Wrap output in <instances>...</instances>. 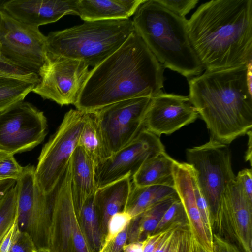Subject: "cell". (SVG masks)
<instances>
[{"label":"cell","instance_id":"6da1fadb","mask_svg":"<svg viewBox=\"0 0 252 252\" xmlns=\"http://www.w3.org/2000/svg\"><path fill=\"white\" fill-rule=\"evenodd\" d=\"M164 69L134 32L90 71L74 105L76 109L94 112L126 99L153 98L163 92Z\"/></svg>","mask_w":252,"mask_h":252},{"label":"cell","instance_id":"3957f363","mask_svg":"<svg viewBox=\"0 0 252 252\" xmlns=\"http://www.w3.org/2000/svg\"><path fill=\"white\" fill-rule=\"evenodd\" d=\"M247 66L207 71L189 80L191 102L210 138L228 145L252 127V91Z\"/></svg>","mask_w":252,"mask_h":252},{"label":"cell","instance_id":"5bb4252c","mask_svg":"<svg viewBox=\"0 0 252 252\" xmlns=\"http://www.w3.org/2000/svg\"><path fill=\"white\" fill-rule=\"evenodd\" d=\"M38 73L39 82L33 92L58 104H75L90 70L85 63L63 57L49 58Z\"/></svg>","mask_w":252,"mask_h":252},{"label":"cell","instance_id":"7a4b0ae2","mask_svg":"<svg viewBox=\"0 0 252 252\" xmlns=\"http://www.w3.org/2000/svg\"><path fill=\"white\" fill-rule=\"evenodd\" d=\"M191 45L204 69L247 66L252 60V0H213L188 20Z\"/></svg>","mask_w":252,"mask_h":252},{"label":"cell","instance_id":"d6986e66","mask_svg":"<svg viewBox=\"0 0 252 252\" xmlns=\"http://www.w3.org/2000/svg\"><path fill=\"white\" fill-rule=\"evenodd\" d=\"M39 81L36 73L7 62L0 63V112L22 101Z\"/></svg>","mask_w":252,"mask_h":252},{"label":"cell","instance_id":"1f68e13d","mask_svg":"<svg viewBox=\"0 0 252 252\" xmlns=\"http://www.w3.org/2000/svg\"><path fill=\"white\" fill-rule=\"evenodd\" d=\"M23 170L16 161L14 155H11L0 161V182L7 180H17Z\"/></svg>","mask_w":252,"mask_h":252},{"label":"cell","instance_id":"4316f807","mask_svg":"<svg viewBox=\"0 0 252 252\" xmlns=\"http://www.w3.org/2000/svg\"><path fill=\"white\" fill-rule=\"evenodd\" d=\"M78 146L91 158L96 167L108 158L94 112L87 111Z\"/></svg>","mask_w":252,"mask_h":252},{"label":"cell","instance_id":"30bf717a","mask_svg":"<svg viewBox=\"0 0 252 252\" xmlns=\"http://www.w3.org/2000/svg\"><path fill=\"white\" fill-rule=\"evenodd\" d=\"M0 52L5 60L37 74L49 61L46 36L38 28L14 19L1 6Z\"/></svg>","mask_w":252,"mask_h":252},{"label":"cell","instance_id":"7c38bea8","mask_svg":"<svg viewBox=\"0 0 252 252\" xmlns=\"http://www.w3.org/2000/svg\"><path fill=\"white\" fill-rule=\"evenodd\" d=\"M44 113L28 102L21 101L0 112V150L12 155L30 150L47 133Z\"/></svg>","mask_w":252,"mask_h":252},{"label":"cell","instance_id":"d590c367","mask_svg":"<svg viewBox=\"0 0 252 252\" xmlns=\"http://www.w3.org/2000/svg\"><path fill=\"white\" fill-rule=\"evenodd\" d=\"M213 252H240L233 244L213 233Z\"/></svg>","mask_w":252,"mask_h":252},{"label":"cell","instance_id":"e0dca14e","mask_svg":"<svg viewBox=\"0 0 252 252\" xmlns=\"http://www.w3.org/2000/svg\"><path fill=\"white\" fill-rule=\"evenodd\" d=\"M173 177L174 188L194 237L207 252H213V244L207 236L197 206V196L201 189L195 169L188 163L175 160Z\"/></svg>","mask_w":252,"mask_h":252},{"label":"cell","instance_id":"b9f144b4","mask_svg":"<svg viewBox=\"0 0 252 252\" xmlns=\"http://www.w3.org/2000/svg\"><path fill=\"white\" fill-rule=\"evenodd\" d=\"M249 136L248 140V147L247 150L246 151V156H245V160L246 161H249L251 165H252V129L250 130L247 133Z\"/></svg>","mask_w":252,"mask_h":252},{"label":"cell","instance_id":"484cf974","mask_svg":"<svg viewBox=\"0 0 252 252\" xmlns=\"http://www.w3.org/2000/svg\"><path fill=\"white\" fill-rule=\"evenodd\" d=\"M94 195L86 200L76 212L82 232L91 252H99L103 240Z\"/></svg>","mask_w":252,"mask_h":252},{"label":"cell","instance_id":"5b68a950","mask_svg":"<svg viewBox=\"0 0 252 252\" xmlns=\"http://www.w3.org/2000/svg\"><path fill=\"white\" fill-rule=\"evenodd\" d=\"M134 32L129 18L85 21L50 32L46 36L48 57L79 60L94 67L116 51Z\"/></svg>","mask_w":252,"mask_h":252},{"label":"cell","instance_id":"c3c4849f","mask_svg":"<svg viewBox=\"0 0 252 252\" xmlns=\"http://www.w3.org/2000/svg\"><path fill=\"white\" fill-rule=\"evenodd\" d=\"M1 57L0 52V58Z\"/></svg>","mask_w":252,"mask_h":252},{"label":"cell","instance_id":"ffe728a7","mask_svg":"<svg viewBox=\"0 0 252 252\" xmlns=\"http://www.w3.org/2000/svg\"><path fill=\"white\" fill-rule=\"evenodd\" d=\"M132 188L131 177L128 175L98 188L95 191L94 199L99 215L103 242L109 219L114 214L124 210Z\"/></svg>","mask_w":252,"mask_h":252},{"label":"cell","instance_id":"cb8c5ba5","mask_svg":"<svg viewBox=\"0 0 252 252\" xmlns=\"http://www.w3.org/2000/svg\"><path fill=\"white\" fill-rule=\"evenodd\" d=\"M176 196L178 195L174 187L163 185L137 187L132 184L124 211L133 219L159 202Z\"/></svg>","mask_w":252,"mask_h":252},{"label":"cell","instance_id":"7bdbcfd3","mask_svg":"<svg viewBox=\"0 0 252 252\" xmlns=\"http://www.w3.org/2000/svg\"><path fill=\"white\" fill-rule=\"evenodd\" d=\"M193 252H207L194 236L193 238Z\"/></svg>","mask_w":252,"mask_h":252},{"label":"cell","instance_id":"277c9868","mask_svg":"<svg viewBox=\"0 0 252 252\" xmlns=\"http://www.w3.org/2000/svg\"><path fill=\"white\" fill-rule=\"evenodd\" d=\"M132 21L134 32L164 68L188 79L205 70L190 43L185 17L177 15L156 0H144Z\"/></svg>","mask_w":252,"mask_h":252},{"label":"cell","instance_id":"f6af8a7d","mask_svg":"<svg viewBox=\"0 0 252 252\" xmlns=\"http://www.w3.org/2000/svg\"><path fill=\"white\" fill-rule=\"evenodd\" d=\"M36 252H48L47 250H37Z\"/></svg>","mask_w":252,"mask_h":252},{"label":"cell","instance_id":"ee69618b","mask_svg":"<svg viewBox=\"0 0 252 252\" xmlns=\"http://www.w3.org/2000/svg\"><path fill=\"white\" fill-rule=\"evenodd\" d=\"M11 155H12L1 150H0V161L6 158Z\"/></svg>","mask_w":252,"mask_h":252},{"label":"cell","instance_id":"ba28073f","mask_svg":"<svg viewBox=\"0 0 252 252\" xmlns=\"http://www.w3.org/2000/svg\"><path fill=\"white\" fill-rule=\"evenodd\" d=\"M34 166L23 167L16 180L17 222L20 231L28 234L37 250H48L53 192L44 194L39 188Z\"/></svg>","mask_w":252,"mask_h":252},{"label":"cell","instance_id":"f35d334b","mask_svg":"<svg viewBox=\"0 0 252 252\" xmlns=\"http://www.w3.org/2000/svg\"><path fill=\"white\" fill-rule=\"evenodd\" d=\"M167 229L158 233L148 235L146 238V243L143 252H153Z\"/></svg>","mask_w":252,"mask_h":252},{"label":"cell","instance_id":"7dc6e473","mask_svg":"<svg viewBox=\"0 0 252 252\" xmlns=\"http://www.w3.org/2000/svg\"><path fill=\"white\" fill-rule=\"evenodd\" d=\"M120 252H123V250L122 251H121Z\"/></svg>","mask_w":252,"mask_h":252},{"label":"cell","instance_id":"e575fe53","mask_svg":"<svg viewBox=\"0 0 252 252\" xmlns=\"http://www.w3.org/2000/svg\"><path fill=\"white\" fill-rule=\"evenodd\" d=\"M235 179L240 184L248 200L252 202V170L246 168L240 171Z\"/></svg>","mask_w":252,"mask_h":252},{"label":"cell","instance_id":"ac0fdd59","mask_svg":"<svg viewBox=\"0 0 252 252\" xmlns=\"http://www.w3.org/2000/svg\"><path fill=\"white\" fill-rule=\"evenodd\" d=\"M77 0H11L1 8L18 21L38 28L55 22L66 15H77Z\"/></svg>","mask_w":252,"mask_h":252},{"label":"cell","instance_id":"f1b7e54d","mask_svg":"<svg viewBox=\"0 0 252 252\" xmlns=\"http://www.w3.org/2000/svg\"><path fill=\"white\" fill-rule=\"evenodd\" d=\"M17 219V188H11L0 203V243Z\"/></svg>","mask_w":252,"mask_h":252},{"label":"cell","instance_id":"8d00e7d4","mask_svg":"<svg viewBox=\"0 0 252 252\" xmlns=\"http://www.w3.org/2000/svg\"><path fill=\"white\" fill-rule=\"evenodd\" d=\"M128 225L104 249L99 252H120L127 242Z\"/></svg>","mask_w":252,"mask_h":252},{"label":"cell","instance_id":"4dcf8cb0","mask_svg":"<svg viewBox=\"0 0 252 252\" xmlns=\"http://www.w3.org/2000/svg\"><path fill=\"white\" fill-rule=\"evenodd\" d=\"M184 221H187V217L183 206L178 198L164 213L154 233L165 230L173 224Z\"/></svg>","mask_w":252,"mask_h":252},{"label":"cell","instance_id":"f546056e","mask_svg":"<svg viewBox=\"0 0 252 252\" xmlns=\"http://www.w3.org/2000/svg\"><path fill=\"white\" fill-rule=\"evenodd\" d=\"M132 219L130 215L125 211L112 216L108 222L106 234L99 251L113 241L129 225Z\"/></svg>","mask_w":252,"mask_h":252},{"label":"cell","instance_id":"8fae6325","mask_svg":"<svg viewBox=\"0 0 252 252\" xmlns=\"http://www.w3.org/2000/svg\"><path fill=\"white\" fill-rule=\"evenodd\" d=\"M47 250L48 252H91L73 203L70 160L53 192Z\"/></svg>","mask_w":252,"mask_h":252},{"label":"cell","instance_id":"d4e9b609","mask_svg":"<svg viewBox=\"0 0 252 252\" xmlns=\"http://www.w3.org/2000/svg\"><path fill=\"white\" fill-rule=\"evenodd\" d=\"M178 198L176 196L163 200L132 219L128 225L126 243L143 240L153 234L164 213Z\"/></svg>","mask_w":252,"mask_h":252},{"label":"cell","instance_id":"bcb514c9","mask_svg":"<svg viewBox=\"0 0 252 252\" xmlns=\"http://www.w3.org/2000/svg\"><path fill=\"white\" fill-rule=\"evenodd\" d=\"M1 2H2L1 1H0V7L1 6V4H2V3H1Z\"/></svg>","mask_w":252,"mask_h":252},{"label":"cell","instance_id":"83f0119b","mask_svg":"<svg viewBox=\"0 0 252 252\" xmlns=\"http://www.w3.org/2000/svg\"><path fill=\"white\" fill-rule=\"evenodd\" d=\"M193 238L188 221L177 222L166 230L153 252H193Z\"/></svg>","mask_w":252,"mask_h":252},{"label":"cell","instance_id":"74e56055","mask_svg":"<svg viewBox=\"0 0 252 252\" xmlns=\"http://www.w3.org/2000/svg\"><path fill=\"white\" fill-rule=\"evenodd\" d=\"M19 231L16 219L0 243V252H8Z\"/></svg>","mask_w":252,"mask_h":252},{"label":"cell","instance_id":"7402d4cb","mask_svg":"<svg viewBox=\"0 0 252 252\" xmlns=\"http://www.w3.org/2000/svg\"><path fill=\"white\" fill-rule=\"evenodd\" d=\"M144 0H77L76 11L84 21L129 19Z\"/></svg>","mask_w":252,"mask_h":252},{"label":"cell","instance_id":"4fadbf2b","mask_svg":"<svg viewBox=\"0 0 252 252\" xmlns=\"http://www.w3.org/2000/svg\"><path fill=\"white\" fill-rule=\"evenodd\" d=\"M212 225L213 233L234 245L240 252H252V202L235 179L221 197Z\"/></svg>","mask_w":252,"mask_h":252},{"label":"cell","instance_id":"2e32d148","mask_svg":"<svg viewBox=\"0 0 252 252\" xmlns=\"http://www.w3.org/2000/svg\"><path fill=\"white\" fill-rule=\"evenodd\" d=\"M199 114L189 96L161 93L152 98L144 127L160 137L171 134L194 122Z\"/></svg>","mask_w":252,"mask_h":252},{"label":"cell","instance_id":"ab89813d","mask_svg":"<svg viewBox=\"0 0 252 252\" xmlns=\"http://www.w3.org/2000/svg\"><path fill=\"white\" fill-rule=\"evenodd\" d=\"M146 239L126 243L123 248V252H143Z\"/></svg>","mask_w":252,"mask_h":252},{"label":"cell","instance_id":"52a82bcc","mask_svg":"<svg viewBox=\"0 0 252 252\" xmlns=\"http://www.w3.org/2000/svg\"><path fill=\"white\" fill-rule=\"evenodd\" d=\"M186 156L188 163L196 171L212 220L223 194L235 179L228 145L210 138L208 142L202 145L187 149Z\"/></svg>","mask_w":252,"mask_h":252},{"label":"cell","instance_id":"603a6c76","mask_svg":"<svg viewBox=\"0 0 252 252\" xmlns=\"http://www.w3.org/2000/svg\"><path fill=\"white\" fill-rule=\"evenodd\" d=\"M175 159L165 152L146 161L131 178L133 185L145 187L163 185L174 188Z\"/></svg>","mask_w":252,"mask_h":252},{"label":"cell","instance_id":"836d02e7","mask_svg":"<svg viewBox=\"0 0 252 252\" xmlns=\"http://www.w3.org/2000/svg\"><path fill=\"white\" fill-rule=\"evenodd\" d=\"M37 250L31 237L19 230L8 252H36Z\"/></svg>","mask_w":252,"mask_h":252},{"label":"cell","instance_id":"8992f818","mask_svg":"<svg viewBox=\"0 0 252 252\" xmlns=\"http://www.w3.org/2000/svg\"><path fill=\"white\" fill-rule=\"evenodd\" d=\"M87 111L70 109L65 113L55 134L44 145L38 158L35 177L40 189L51 194L63 176L78 146Z\"/></svg>","mask_w":252,"mask_h":252},{"label":"cell","instance_id":"d6a6232c","mask_svg":"<svg viewBox=\"0 0 252 252\" xmlns=\"http://www.w3.org/2000/svg\"><path fill=\"white\" fill-rule=\"evenodd\" d=\"M160 5L177 15L185 17L197 3L199 0H156Z\"/></svg>","mask_w":252,"mask_h":252},{"label":"cell","instance_id":"9c48e42d","mask_svg":"<svg viewBox=\"0 0 252 252\" xmlns=\"http://www.w3.org/2000/svg\"><path fill=\"white\" fill-rule=\"evenodd\" d=\"M151 99L130 98L94 111L108 158L129 144L144 128Z\"/></svg>","mask_w":252,"mask_h":252},{"label":"cell","instance_id":"44dd1931","mask_svg":"<svg viewBox=\"0 0 252 252\" xmlns=\"http://www.w3.org/2000/svg\"><path fill=\"white\" fill-rule=\"evenodd\" d=\"M71 192L76 211L93 196L97 188L96 166L85 151L78 146L71 159Z\"/></svg>","mask_w":252,"mask_h":252},{"label":"cell","instance_id":"9a60e30c","mask_svg":"<svg viewBox=\"0 0 252 252\" xmlns=\"http://www.w3.org/2000/svg\"><path fill=\"white\" fill-rule=\"evenodd\" d=\"M165 151L159 137L144 127L129 144L95 168L97 188L133 175L147 160Z\"/></svg>","mask_w":252,"mask_h":252},{"label":"cell","instance_id":"60d3db41","mask_svg":"<svg viewBox=\"0 0 252 252\" xmlns=\"http://www.w3.org/2000/svg\"><path fill=\"white\" fill-rule=\"evenodd\" d=\"M16 181L7 180L0 182V203L9 190L16 184Z\"/></svg>","mask_w":252,"mask_h":252}]
</instances>
